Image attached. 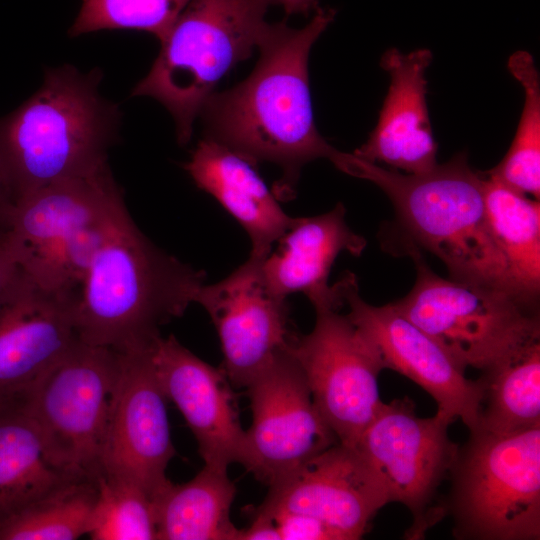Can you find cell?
Returning <instances> with one entry per match:
<instances>
[{"mask_svg":"<svg viewBox=\"0 0 540 540\" xmlns=\"http://www.w3.org/2000/svg\"><path fill=\"white\" fill-rule=\"evenodd\" d=\"M336 11L318 8L304 27L269 24L251 74L234 87L213 92L199 116L205 138L233 150L251 164L272 162L282 169L278 199L294 195L301 168L318 158L332 163L339 150L318 132L308 80L310 50Z\"/></svg>","mask_w":540,"mask_h":540,"instance_id":"cell-1","label":"cell"},{"mask_svg":"<svg viewBox=\"0 0 540 540\" xmlns=\"http://www.w3.org/2000/svg\"><path fill=\"white\" fill-rule=\"evenodd\" d=\"M102 74L71 65L46 69L42 86L0 119L3 219L22 198L48 185L108 167L121 114L99 93Z\"/></svg>","mask_w":540,"mask_h":540,"instance_id":"cell-2","label":"cell"},{"mask_svg":"<svg viewBox=\"0 0 540 540\" xmlns=\"http://www.w3.org/2000/svg\"><path fill=\"white\" fill-rule=\"evenodd\" d=\"M205 273L154 245L126 207L86 270L73 319L78 339L118 353L145 350L194 302Z\"/></svg>","mask_w":540,"mask_h":540,"instance_id":"cell-3","label":"cell"},{"mask_svg":"<svg viewBox=\"0 0 540 540\" xmlns=\"http://www.w3.org/2000/svg\"><path fill=\"white\" fill-rule=\"evenodd\" d=\"M335 166L377 185L411 238L409 247H422L437 256L451 279L503 290L535 304L518 289L492 237L482 174L470 167L466 152L420 174L401 173L345 152Z\"/></svg>","mask_w":540,"mask_h":540,"instance_id":"cell-4","label":"cell"},{"mask_svg":"<svg viewBox=\"0 0 540 540\" xmlns=\"http://www.w3.org/2000/svg\"><path fill=\"white\" fill-rule=\"evenodd\" d=\"M124 207L106 167L22 198L6 212L0 241L33 282L77 298L94 252Z\"/></svg>","mask_w":540,"mask_h":540,"instance_id":"cell-5","label":"cell"},{"mask_svg":"<svg viewBox=\"0 0 540 540\" xmlns=\"http://www.w3.org/2000/svg\"><path fill=\"white\" fill-rule=\"evenodd\" d=\"M267 0H189L132 96H149L172 115L180 144L220 79L248 59L269 23Z\"/></svg>","mask_w":540,"mask_h":540,"instance_id":"cell-6","label":"cell"},{"mask_svg":"<svg viewBox=\"0 0 540 540\" xmlns=\"http://www.w3.org/2000/svg\"><path fill=\"white\" fill-rule=\"evenodd\" d=\"M448 479L445 509L454 538L540 539V426L512 434L469 431Z\"/></svg>","mask_w":540,"mask_h":540,"instance_id":"cell-7","label":"cell"},{"mask_svg":"<svg viewBox=\"0 0 540 540\" xmlns=\"http://www.w3.org/2000/svg\"><path fill=\"white\" fill-rule=\"evenodd\" d=\"M416 266L411 291L393 306L461 366L485 372L540 340L538 307L512 293L445 279L407 247Z\"/></svg>","mask_w":540,"mask_h":540,"instance_id":"cell-8","label":"cell"},{"mask_svg":"<svg viewBox=\"0 0 540 540\" xmlns=\"http://www.w3.org/2000/svg\"><path fill=\"white\" fill-rule=\"evenodd\" d=\"M118 358L79 340L23 399L51 460L74 477L101 474Z\"/></svg>","mask_w":540,"mask_h":540,"instance_id":"cell-9","label":"cell"},{"mask_svg":"<svg viewBox=\"0 0 540 540\" xmlns=\"http://www.w3.org/2000/svg\"><path fill=\"white\" fill-rule=\"evenodd\" d=\"M451 423L438 413L418 416L408 397L394 399L382 403L355 446L381 478L389 501L410 511L408 540L423 539L446 517L440 488L449 478L459 447L449 436Z\"/></svg>","mask_w":540,"mask_h":540,"instance_id":"cell-10","label":"cell"},{"mask_svg":"<svg viewBox=\"0 0 540 540\" xmlns=\"http://www.w3.org/2000/svg\"><path fill=\"white\" fill-rule=\"evenodd\" d=\"M245 388L252 423L245 431L241 465L268 487L339 442L318 411L289 345Z\"/></svg>","mask_w":540,"mask_h":540,"instance_id":"cell-11","label":"cell"},{"mask_svg":"<svg viewBox=\"0 0 540 540\" xmlns=\"http://www.w3.org/2000/svg\"><path fill=\"white\" fill-rule=\"evenodd\" d=\"M338 311L317 310L313 330L294 335L289 348L318 411L341 444L355 447L383 403L378 377L385 368L370 342Z\"/></svg>","mask_w":540,"mask_h":540,"instance_id":"cell-12","label":"cell"},{"mask_svg":"<svg viewBox=\"0 0 540 540\" xmlns=\"http://www.w3.org/2000/svg\"><path fill=\"white\" fill-rule=\"evenodd\" d=\"M346 314L370 342L385 369L411 379L436 402L438 414L460 419L469 431L480 426L483 385L466 377L461 366L435 339L401 314L392 303L373 306L359 295L354 274L339 281Z\"/></svg>","mask_w":540,"mask_h":540,"instance_id":"cell-13","label":"cell"},{"mask_svg":"<svg viewBox=\"0 0 540 540\" xmlns=\"http://www.w3.org/2000/svg\"><path fill=\"white\" fill-rule=\"evenodd\" d=\"M149 349L119 353L101 473L131 481L154 498L169 482L175 455L165 397Z\"/></svg>","mask_w":540,"mask_h":540,"instance_id":"cell-14","label":"cell"},{"mask_svg":"<svg viewBox=\"0 0 540 540\" xmlns=\"http://www.w3.org/2000/svg\"><path fill=\"white\" fill-rule=\"evenodd\" d=\"M262 261L249 256L228 277L203 284L194 300L211 317L223 353L222 369L238 387H246L294 336L289 330L287 299L266 287Z\"/></svg>","mask_w":540,"mask_h":540,"instance_id":"cell-15","label":"cell"},{"mask_svg":"<svg viewBox=\"0 0 540 540\" xmlns=\"http://www.w3.org/2000/svg\"><path fill=\"white\" fill-rule=\"evenodd\" d=\"M388 503L386 487L371 465L355 447L338 442L270 486L252 514L299 512L328 524L345 540H357Z\"/></svg>","mask_w":540,"mask_h":540,"instance_id":"cell-16","label":"cell"},{"mask_svg":"<svg viewBox=\"0 0 540 540\" xmlns=\"http://www.w3.org/2000/svg\"><path fill=\"white\" fill-rule=\"evenodd\" d=\"M75 303L20 273L0 302V405L24 399L79 341Z\"/></svg>","mask_w":540,"mask_h":540,"instance_id":"cell-17","label":"cell"},{"mask_svg":"<svg viewBox=\"0 0 540 540\" xmlns=\"http://www.w3.org/2000/svg\"><path fill=\"white\" fill-rule=\"evenodd\" d=\"M149 355L165 397L183 415L205 465L227 471L241 464L245 430L223 369L198 358L173 335H160Z\"/></svg>","mask_w":540,"mask_h":540,"instance_id":"cell-18","label":"cell"},{"mask_svg":"<svg viewBox=\"0 0 540 540\" xmlns=\"http://www.w3.org/2000/svg\"><path fill=\"white\" fill-rule=\"evenodd\" d=\"M429 49L403 53L386 50L380 66L390 76V85L375 128L353 154L391 169L420 174L434 168L437 143L426 102V70L432 62Z\"/></svg>","mask_w":540,"mask_h":540,"instance_id":"cell-19","label":"cell"},{"mask_svg":"<svg viewBox=\"0 0 540 540\" xmlns=\"http://www.w3.org/2000/svg\"><path fill=\"white\" fill-rule=\"evenodd\" d=\"M345 214L344 205L338 203L327 213L294 218L277 241L276 251L261 263L264 283L272 294L287 299L301 292L316 311L344 305L339 283L328 284L331 267L342 251L359 256L367 244L349 228Z\"/></svg>","mask_w":540,"mask_h":540,"instance_id":"cell-20","label":"cell"},{"mask_svg":"<svg viewBox=\"0 0 540 540\" xmlns=\"http://www.w3.org/2000/svg\"><path fill=\"white\" fill-rule=\"evenodd\" d=\"M198 188L212 195L245 229L250 256L265 259L291 226L255 166L228 147L202 139L184 164Z\"/></svg>","mask_w":540,"mask_h":540,"instance_id":"cell-21","label":"cell"},{"mask_svg":"<svg viewBox=\"0 0 540 540\" xmlns=\"http://www.w3.org/2000/svg\"><path fill=\"white\" fill-rule=\"evenodd\" d=\"M73 478L51 460L23 400L1 404L0 522Z\"/></svg>","mask_w":540,"mask_h":540,"instance_id":"cell-22","label":"cell"},{"mask_svg":"<svg viewBox=\"0 0 540 540\" xmlns=\"http://www.w3.org/2000/svg\"><path fill=\"white\" fill-rule=\"evenodd\" d=\"M235 494L227 471L207 465L188 482L169 480L155 497L157 540H237L230 518Z\"/></svg>","mask_w":540,"mask_h":540,"instance_id":"cell-23","label":"cell"},{"mask_svg":"<svg viewBox=\"0 0 540 540\" xmlns=\"http://www.w3.org/2000/svg\"><path fill=\"white\" fill-rule=\"evenodd\" d=\"M482 192L492 237L521 293L538 303L540 290V204L482 174Z\"/></svg>","mask_w":540,"mask_h":540,"instance_id":"cell-24","label":"cell"},{"mask_svg":"<svg viewBox=\"0 0 540 540\" xmlns=\"http://www.w3.org/2000/svg\"><path fill=\"white\" fill-rule=\"evenodd\" d=\"M483 399L478 429L512 434L540 426V340L479 377Z\"/></svg>","mask_w":540,"mask_h":540,"instance_id":"cell-25","label":"cell"},{"mask_svg":"<svg viewBox=\"0 0 540 540\" xmlns=\"http://www.w3.org/2000/svg\"><path fill=\"white\" fill-rule=\"evenodd\" d=\"M96 479L73 478L0 522V540H75L88 535Z\"/></svg>","mask_w":540,"mask_h":540,"instance_id":"cell-26","label":"cell"},{"mask_svg":"<svg viewBox=\"0 0 540 540\" xmlns=\"http://www.w3.org/2000/svg\"><path fill=\"white\" fill-rule=\"evenodd\" d=\"M524 90V105L516 134L502 161L487 172L524 195L540 196V77L527 51L513 53L507 62Z\"/></svg>","mask_w":540,"mask_h":540,"instance_id":"cell-27","label":"cell"},{"mask_svg":"<svg viewBox=\"0 0 540 540\" xmlns=\"http://www.w3.org/2000/svg\"><path fill=\"white\" fill-rule=\"evenodd\" d=\"M88 536L93 540H157L155 498L139 485L101 473Z\"/></svg>","mask_w":540,"mask_h":540,"instance_id":"cell-28","label":"cell"},{"mask_svg":"<svg viewBox=\"0 0 540 540\" xmlns=\"http://www.w3.org/2000/svg\"><path fill=\"white\" fill-rule=\"evenodd\" d=\"M189 0H82L68 33L75 37L99 30H133L166 37Z\"/></svg>","mask_w":540,"mask_h":540,"instance_id":"cell-29","label":"cell"},{"mask_svg":"<svg viewBox=\"0 0 540 540\" xmlns=\"http://www.w3.org/2000/svg\"><path fill=\"white\" fill-rule=\"evenodd\" d=\"M261 517L273 521L281 540H345L340 532L307 514L278 510Z\"/></svg>","mask_w":540,"mask_h":540,"instance_id":"cell-30","label":"cell"},{"mask_svg":"<svg viewBox=\"0 0 540 540\" xmlns=\"http://www.w3.org/2000/svg\"><path fill=\"white\" fill-rule=\"evenodd\" d=\"M237 540H281V537L272 520L253 515L250 526L239 529Z\"/></svg>","mask_w":540,"mask_h":540,"instance_id":"cell-31","label":"cell"},{"mask_svg":"<svg viewBox=\"0 0 540 540\" xmlns=\"http://www.w3.org/2000/svg\"><path fill=\"white\" fill-rule=\"evenodd\" d=\"M21 271L0 241V302L7 295Z\"/></svg>","mask_w":540,"mask_h":540,"instance_id":"cell-32","label":"cell"},{"mask_svg":"<svg viewBox=\"0 0 540 540\" xmlns=\"http://www.w3.org/2000/svg\"><path fill=\"white\" fill-rule=\"evenodd\" d=\"M269 4L280 5L287 15L302 14L307 16L316 11L319 0H267Z\"/></svg>","mask_w":540,"mask_h":540,"instance_id":"cell-33","label":"cell"},{"mask_svg":"<svg viewBox=\"0 0 540 540\" xmlns=\"http://www.w3.org/2000/svg\"><path fill=\"white\" fill-rule=\"evenodd\" d=\"M2 220H3V202H2V197L0 193V229L2 225Z\"/></svg>","mask_w":540,"mask_h":540,"instance_id":"cell-34","label":"cell"}]
</instances>
